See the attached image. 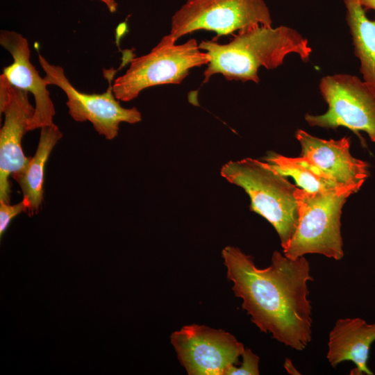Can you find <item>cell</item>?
I'll return each instance as SVG.
<instances>
[{
	"label": "cell",
	"instance_id": "5bb4252c",
	"mask_svg": "<svg viewBox=\"0 0 375 375\" xmlns=\"http://www.w3.org/2000/svg\"><path fill=\"white\" fill-rule=\"evenodd\" d=\"M62 133L54 123L41 128L40 140L35 155L27 165L11 176L19 185L23 199L30 214L37 212L43 201L44 167L51 152Z\"/></svg>",
	"mask_w": 375,
	"mask_h": 375
},
{
	"label": "cell",
	"instance_id": "ffe728a7",
	"mask_svg": "<svg viewBox=\"0 0 375 375\" xmlns=\"http://www.w3.org/2000/svg\"><path fill=\"white\" fill-rule=\"evenodd\" d=\"M284 367L288 372V373L292 374H299L298 372L294 367L293 364L290 359H286Z\"/></svg>",
	"mask_w": 375,
	"mask_h": 375
},
{
	"label": "cell",
	"instance_id": "8992f818",
	"mask_svg": "<svg viewBox=\"0 0 375 375\" xmlns=\"http://www.w3.org/2000/svg\"><path fill=\"white\" fill-rule=\"evenodd\" d=\"M272 24L263 0H187L172 16L169 34L176 42L198 30L222 35Z\"/></svg>",
	"mask_w": 375,
	"mask_h": 375
},
{
	"label": "cell",
	"instance_id": "9a60e30c",
	"mask_svg": "<svg viewBox=\"0 0 375 375\" xmlns=\"http://www.w3.org/2000/svg\"><path fill=\"white\" fill-rule=\"evenodd\" d=\"M347 21L354 45V53L360 62V72L365 81L375 85V21L365 15L358 0H344Z\"/></svg>",
	"mask_w": 375,
	"mask_h": 375
},
{
	"label": "cell",
	"instance_id": "52a82bcc",
	"mask_svg": "<svg viewBox=\"0 0 375 375\" xmlns=\"http://www.w3.org/2000/svg\"><path fill=\"white\" fill-rule=\"evenodd\" d=\"M321 94L328 106L322 115H306L311 126L326 128L347 127L362 131L375 142V85L350 74L324 76L319 83Z\"/></svg>",
	"mask_w": 375,
	"mask_h": 375
},
{
	"label": "cell",
	"instance_id": "4fadbf2b",
	"mask_svg": "<svg viewBox=\"0 0 375 375\" xmlns=\"http://www.w3.org/2000/svg\"><path fill=\"white\" fill-rule=\"evenodd\" d=\"M374 341L375 323L368 324L359 317L339 319L329 333L326 358L333 367L342 362H353L356 367L351 374L372 375L367 360Z\"/></svg>",
	"mask_w": 375,
	"mask_h": 375
},
{
	"label": "cell",
	"instance_id": "ac0fdd59",
	"mask_svg": "<svg viewBox=\"0 0 375 375\" xmlns=\"http://www.w3.org/2000/svg\"><path fill=\"white\" fill-rule=\"evenodd\" d=\"M26 206L23 201L17 204L10 205L0 201V235L2 237L5 231L9 226L12 219L22 212L26 210Z\"/></svg>",
	"mask_w": 375,
	"mask_h": 375
},
{
	"label": "cell",
	"instance_id": "8fae6325",
	"mask_svg": "<svg viewBox=\"0 0 375 375\" xmlns=\"http://www.w3.org/2000/svg\"><path fill=\"white\" fill-rule=\"evenodd\" d=\"M0 44L13 59L10 65L3 68V74L12 85L31 92L35 99V110L28 123L27 131L53 124L56 111L47 90L49 85L30 61L31 51L26 38L16 31L2 30Z\"/></svg>",
	"mask_w": 375,
	"mask_h": 375
},
{
	"label": "cell",
	"instance_id": "30bf717a",
	"mask_svg": "<svg viewBox=\"0 0 375 375\" xmlns=\"http://www.w3.org/2000/svg\"><path fill=\"white\" fill-rule=\"evenodd\" d=\"M35 108L30 103L28 92L12 85L2 74L0 76V111L5 115L0 131V201L10 203L9 177L22 170L30 158L22 147Z\"/></svg>",
	"mask_w": 375,
	"mask_h": 375
},
{
	"label": "cell",
	"instance_id": "e0dca14e",
	"mask_svg": "<svg viewBox=\"0 0 375 375\" xmlns=\"http://www.w3.org/2000/svg\"><path fill=\"white\" fill-rule=\"evenodd\" d=\"M242 362L240 367L231 366L226 375H258L259 357L250 349H245L242 354Z\"/></svg>",
	"mask_w": 375,
	"mask_h": 375
},
{
	"label": "cell",
	"instance_id": "9c48e42d",
	"mask_svg": "<svg viewBox=\"0 0 375 375\" xmlns=\"http://www.w3.org/2000/svg\"><path fill=\"white\" fill-rule=\"evenodd\" d=\"M170 341L189 375H226L245 349L231 333L204 325L184 326Z\"/></svg>",
	"mask_w": 375,
	"mask_h": 375
},
{
	"label": "cell",
	"instance_id": "7a4b0ae2",
	"mask_svg": "<svg viewBox=\"0 0 375 375\" xmlns=\"http://www.w3.org/2000/svg\"><path fill=\"white\" fill-rule=\"evenodd\" d=\"M199 47L210 57L203 72V83L216 74H222L228 81L258 83L259 67L275 69L290 53H297L306 62L312 53L308 40L296 30L285 26H255L238 31L228 43L204 40Z\"/></svg>",
	"mask_w": 375,
	"mask_h": 375
},
{
	"label": "cell",
	"instance_id": "5b68a950",
	"mask_svg": "<svg viewBox=\"0 0 375 375\" xmlns=\"http://www.w3.org/2000/svg\"><path fill=\"white\" fill-rule=\"evenodd\" d=\"M209 60L194 38L176 44L173 38L166 35L150 52L131 60L126 72L114 79L113 94L119 101H130L146 88L181 83L192 68L207 65Z\"/></svg>",
	"mask_w": 375,
	"mask_h": 375
},
{
	"label": "cell",
	"instance_id": "6da1fadb",
	"mask_svg": "<svg viewBox=\"0 0 375 375\" xmlns=\"http://www.w3.org/2000/svg\"><path fill=\"white\" fill-rule=\"evenodd\" d=\"M222 256L232 290L251 322L285 346L303 350L312 339L308 282L313 278L308 260L275 251L271 265L258 268L253 257L238 247H226Z\"/></svg>",
	"mask_w": 375,
	"mask_h": 375
},
{
	"label": "cell",
	"instance_id": "2e32d148",
	"mask_svg": "<svg viewBox=\"0 0 375 375\" xmlns=\"http://www.w3.org/2000/svg\"><path fill=\"white\" fill-rule=\"evenodd\" d=\"M266 162L282 175L292 177L299 187L309 192L352 187L337 183L317 166L302 156L290 158L272 153L266 158Z\"/></svg>",
	"mask_w": 375,
	"mask_h": 375
},
{
	"label": "cell",
	"instance_id": "3957f363",
	"mask_svg": "<svg viewBox=\"0 0 375 375\" xmlns=\"http://www.w3.org/2000/svg\"><path fill=\"white\" fill-rule=\"evenodd\" d=\"M220 174L245 191L250 198L251 210L272 225L284 249L298 223V204L294 196L297 187L267 162L251 158L226 162Z\"/></svg>",
	"mask_w": 375,
	"mask_h": 375
},
{
	"label": "cell",
	"instance_id": "7c38bea8",
	"mask_svg": "<svg viewBox=\"0 0 375 375\" xmlns=\"http://www.w3.org/2000/svg\"><path fill=\"white\" fill-rule=\"evenodd\" d=\"M296 138L301 156L308 159L337 183L360 189L369 176L368 164L350 153V138L324 140L299 129Z\"/></svg>",
	"mask_w": 375,
	"mask_h": 375
},
{
	"label": "cell",
	"instance_id": "d6986e66",
	"mask_svg": "<svg viewBox=\"0 0 375 375\" xmlns=\"http://www.w3.org/2000/svg\"><path fill=\"white\" fill-rule=\"evenodd\" d=\"M103 2L111 12H115L117 10V3L115 0H100Z\"/></svg>",
	"mask_w": 375,
	"mask_h": 375
},
{
	"label": "cell",
	"instance_id": "44dd1931",
	"mask_svg": "<svg viewBox=\"0 0 375 375\" xmlns=\"http://www.w3.org/2000/svg\"><path fill=\"white\" fill-rule=\"evenodd\" d=\"M358 1L362 7L375 10V0H358Z\"/></svg>",
	"mask_w": 375,
	"mask_h": 375
},
{
	"label": "cell",
	"instance_id": "ba28073f",
	"mask_svg": "<svg viewBox=\"0 0 375 375\" xmlns=\"http://www.w3.org/2000/svg\"><path fill=\"white\" fill-rule=\"evenodd\" d=\"M38 58L48 85H56L65 93L69 114L74 121L90 122L99 135L110 140L117 137L120 123L135 124L142 120L141 112L136 108L122 107L115 97L112 81L117 70L103 71L108 81V88L105 92L86 94L72 85L62 67L49 63L40 53Z\"/></svg>",
	"mask_w": 375,
	"mask_h": 375
},
{
	"label": "cell",
	"instance_id": "277c9868",
	"mask_svg": "<svg viewBox=\"0 0 375 375\" xmlns=\"http://www.w3.org/2000/svg\"><path fill=\"white\" fill-rule=\"evenodd\" d=\"M358 191L353 187L309 192L297 188L294 196L299 219L286 247L285 256L297 258L317 253L336 260L344 256L341 236L342 209L350 195Z\"/></svg>",
	"mask_w": 375,
	"mask_h": 375
}]
</instances>
